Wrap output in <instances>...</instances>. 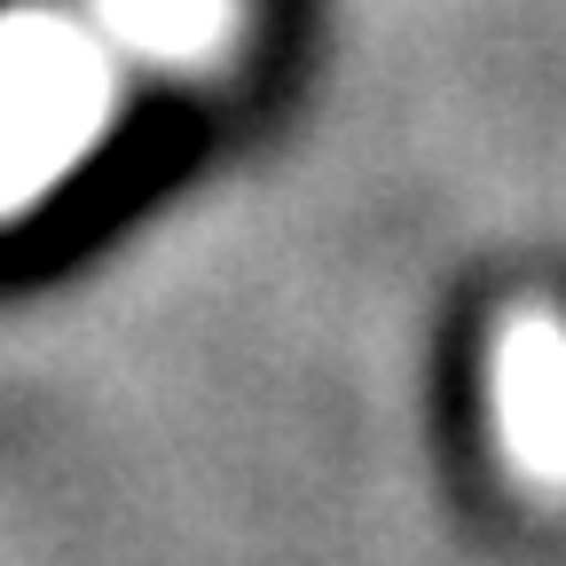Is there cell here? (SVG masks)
Returning <instances> with one entry per match:
<instances>
[{
    "label": "cell",
    "mask_w": 566,
    "mask_h": 566,
    "mask_svg": "<svg viewBox=\"0 0 566 566\" xmlns=\"http://www.w3.org/2000/svg\"><path fill=\"white\" fill-rule=\"evenodd\" d=\"M512 424L535 464H566V370L543 338H527L512 363Z\"/></svg>",
    "instance_id": "cell-1"
}]
</instances>
